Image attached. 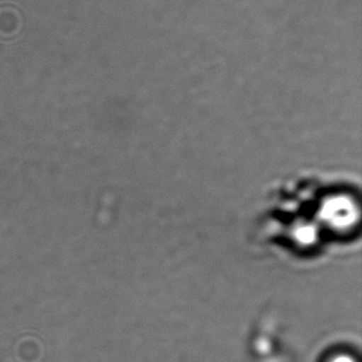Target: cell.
Here are the masks:
<instances>
[{"mask_svg":"<svg viewBox=\"0 0 362 362\" xmlns=\"http://www.w3.org/2000/svg\"><path fill=\"white\" fill-rule=\"evenodd\" d=\"M359 213L352 183L301 176L270 195L255 234L293 255H321L339 240H352Z\"/></svg>","mask_w":362,"mask_h":362,"instance_id":"obj_1","label":"cell"}]
</instances>
